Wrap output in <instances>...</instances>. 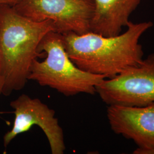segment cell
Masks as SVG:
<instances>
[{
  "label": "cell",
  "mask_w": 154,
  "mask_h": 154,
  "mask_svg": "<svg viewBox=\"0 0 154 154\" xmlns=\"http://www.w3.org/2000/svg\"><path fill=\"white\" fill-rule=\"evenodd\" d=\"M44 61L35 60L30 68L29 80L53 88L66 97L81 93L94 95L103 75L85 72L78 67L66 52L63 35L51 31L39 45Z\"/></svg>",
  "instance_id": "cell-3"
},
{
  "label": "cell",
  "mask_w": 154,
  "mask_h": 154,
  "mask_svg": "<svg viewBox=\"0 0 154 154\" xmlns=\"http://www.w3.org/2000/svg\"><path fill=\"white\" fill-rule=\"evenodd\" d=\"M90 32L105 37L116 36L130 22L129 18L142 0H93Z\"/></svg>",
  "instance_id": "cell-8"
},
{
  "label": "cell",
  "mask_w": 154,
  "mask_h": 154,
  "mask_svg": "<svg viewBox=\"0 0 154 154\" xmlns=\"http://www.w3.org/2000/svg\"><path fill=\"white\" fill-rule=\"evenodd\" d=\"M152 154H154V151L152 152Z\"/></svg>",
  "instance_id": "cell-12"
},
{
  "label": "cell",
  "mask_w": 154,
  "mask_h": 154,
  "mask_svg": "<svg viewBox=\"0 0 154 154\" xmlns=\"http://www.w3.org/2000/svg\"><path fill=\"white\" fill-rule=\"evenodd\" d=\"M107 116L111 130L134 141L135 154L154 151V103L143 106L109 105Z\"/></svg>",
  "instance_id": "cell-7"
},
{
  "label": "cell",
  "mask_w": 154,
  "mask_h": 154,
  "mask_svg": "<svg viewBox=\"0 0 154 154\" xmlns=\"http://www.w3.org/2000/svg\"><path fill=\"white\" fill-rule=\"evenodd\" d=\"M96 93L107 105L143 106L154 103V53L112 78H105Z\"/></svg>",
  "instance_id": "cell-5"
},
{
  "label": "cell",
  "mask_w": 154,
  "mask_h": 154,
  "mask_svg": "<svg viewBox=\"0 0 154 154\" xmlns=\"http://www.w3.org/2000/svg\"><path fill=\"white\" fill-rule=\"evenodd\" d=\"M1 91H2V85H1V81L0 78V95H1Z\"/></svg>",
  "instance_id": "cell-10"
},
{
  "label": "cell",
  "mask_w": 154,
  "mask_h": 154,
  "mask_svg": "<svg viewBox=\"0 0 154 154\" xmlns=\"http://www.w3.org/2000/svg\"><path fill=\"white\" fill-rule=\"evenodd\" d=\"M153 25L151 21H130L125 32L113 37L91 32L62 35L66 52L78 67L112 78L142 61L143 48L139 40Z\"/></svg>",
  "instance_id": "cell-1"
},
{
  "label": "cell",
  "mask_w": 154,
  "mask_h": 154,
  "mask_svg": "<svg viewBox=\"0 0 154 154\" xmlns=\"http://www.w3.org/2000/svg\"><path fill=\"white\" fill-rule=\"evenodd\" d=\"M19 0H0V5H7L14 6L18 2Z\"/></svg>",
  "instance_id": "cell-9"
},
{
  "label": "cell",
  "mask_w": 154,
  "mask_h": 154,
  "mask_svg": "<svg viewBox=\"0 0 154 154\" xmlns=\"http://www.w3.org/2000/svg\"><path fill=\"white\" fill-rule=\"evenodd\" d=\"M11 107L15 115L11 130L4 136L6 148L18 135L27 132L33 126H38L44 132L52 154H63L66 149L63 129L55 117V111L38 98L21 94L11 101Z\"/></svg>",
  "instance_id": "cell-6"
},
{
  "label": "cell",
  "mask_w": 154,
  "mask_h": 154,
  "mask_svg": "<svg viewBox=\"0 0 154 154\" xmlns=\"http://www.w3.org/2000/svg\"><path fill=\"white\" fill-rule=\"evenodd\" d=\"M6 112L5 111H0V114H5Z\"/></svg>",
  "instance_id": "cell-11"
},
{
  "label": "cell",
  "mask_w": 154,
  "mask_h": 154,
  "mask_svg": "<svg viewBox=\"0 0 154 154\" xmlns=\"http://www.w3.org/2000/svg\"><path fill=\"white\" fill-rule=\"evenodd\" d=\"M55 32L49 20L34 21L11 6L0 5V78L1 94L9 96L25 88L34 61L44 55L39 45L47 33Z\"/></svg>",
  "instance_id": "cell-2"
},
{
  "label": "cell",
  "mask_w": 154,
  "mask_h": 154,
  "mask_svg": "<svg viewBox=\"0 0 154 154\" xmlns=\"http://www.w3.org/2000/svg\"><path fill=\"white\" fill-rule=\"evenodd\" d=\"M13 8L34 21H51L55 32L83 34L90 32L94 3L93 0H19Z\"/></svg>",
  "instance_id": "cell-4"
}]
</instances>
